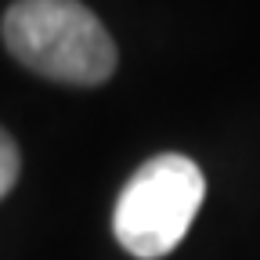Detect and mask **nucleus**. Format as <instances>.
<instances>
[{
    "label": "nucleus",
    "instance_id": "nucleus-1",
    "mask_svg": "<svg viewBox=\"0 0 260 260\" xmlns=\"http://www.w3.org/2000/svg\"><path fill=\"white\" fill-rule=\"evenodd\" d=\"M8 51L44 80L98 87L116 73V44L80 0H18L4 15Z\"/></svg>",
    "mask_w": 260,
    "mask_h": 260
},
{
    "label": "nucleus",
    "instance_id": "nucleus-2",
    "mask_svg": "<svg viewBox=\"0 0 260 260\" xmlns=\"http://www.w3.org/2000/svg\"><path fill=\"white\" fill-rule=\"evenodd\" d=\"M206 199V177L188 155L162 152L134 170L116 199L112 235L138 260H159L181 246Z\"/></svg>",
    "mask_w": 260,
    "mask_h": 260
},
{
    "label": "nucleus",
    "instance_id": "nucleus-3",
    "mask_svg": "<svg viewBox=\"0 0 260 260\" xmlns=\"http://www.w3.org/2000/svg\"><path fill=\"white\" fill-rule=\"evenodd\" d=\"M18 174H22V155H18V145H15V138L8 134V130L0 126V199H4V195L15 188Z\"/></svg>",
    "mask_w": 260,
    "mask_h": 260
}]
</instances>
